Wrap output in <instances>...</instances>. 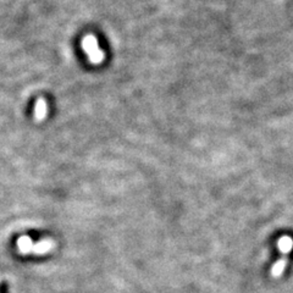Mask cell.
Listing matches in <instances>:
<instances>
[{
	"mask_svg": "<svg viewBox=\"0 0 293 293\" xmlns=\"http://www.w3.org/2000/svg\"><path fill=\"white\" fill-rule=\"evenodd\" d=\"M280 248L282 251V258L272 268V275L274 276H280L285 271V269L287 268L290 261L293 259V237H290L289 245H286V241L282 237L281 241H280Z\"/></svg>",
	"mask_w": 293,
	"mask_h": 293,
	"instance_id": "1",
	"label": "cell"
},
{
	"mask_svg": "<svg viewBox=\"0 0 293 293\" xmlns=\"http://www.w3.org/2000/svg\"><path fill=\"white\" fill-rule=\"evenodd\" d=\"M84 46L93 63L95 64L102 63L103 58H104V54H103V51L100 50L94 36H87L84 41Z\"/></svg>",
	"mask_w": 293,
	"mask_h": 293,
	"instance_id": "2",
	"label": "cell"
},
{
	"mask_svg": "<svg viewBox=\"0 0 293 293\" xmlns=\"http://www.w3.org/2000/svg\"><path fill=\"white\" fill-rule=\"evenodd\" d=\"M54 248V242L51 240H44L41 242L33 243L31 253L37 254V255H42V254L48 253Z\"/></svg>",
	"mask_w": 293,
	"mask_h": 293,
	"instance_id": "3",
	"label": "cell"
},
{
	"mask_svg": "<svg viewBox=\"0 0 293 293\" xmlns=\"http://www.w3.org/2000/svg\"><path fill=\"white\" fill-rule=\"evenodd\" d=\"M33 242L28 236H22L17 240V250L21 251L22 254H30L31 250H32Z\"/></svg>",
	"mask_w": 293,
	"mask_h": 293,
	"instance_id": "4",
	"label": "cell"
},
{
	"mask_svg": "<svg viewBox=\"0 0 293 293\" xmlns=\"http://www.w3.org/2000/svg\"><path fill=\"white\" fill-rule=\"evenodd\" d=\"M44 113H45V109H44V106L42 103H38L37 105V116L40 119H42L44 116Z\"/></svg>",
	"mask_w": 293,
	"mask_h": 293,
	"instance_id": "5",
	"label": "cell"
}]
</instances>
